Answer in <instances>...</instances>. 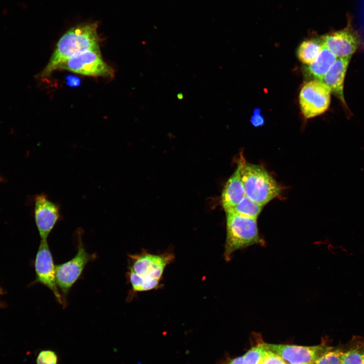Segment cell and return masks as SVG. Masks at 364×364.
I'll use <instances>...</instances> for the list:
<instances>
[{
  "instance_id": "cell-23",
  "label": "cell",
  "mask_w": 364,
  "mask_h": 364,
  "mask_svg": "<svg viewBox=\"0 0 364 364\" xmlns=\"http://www.w3.org/2000/svg\"><path fill=\"white\" fill-rule=\"evenodd\" d=\"M67 84L72 86H76L80 84V80L78 78L73 76H68L66 78Z\"/></svg>"
},
{
  "instance_id": "cell-2",
  "label": "cell",
  "mask_w": 364,
  "mask_h": 364,
  "mask_svg": "<svg viewBox=\"0 0 364 364\" xmlns=\"http://www.w3.org/2000/svg\"><path fill=\"white\" fill-rule=\"evenodd\" d=\"M96 23L81 24L68 30L59 40L56 47L39 77L50 76L73 54L88 49L100 48Z\"/></svg>"
},
{
  "instance_id": "cell-5",
  "label": "cell",
  "mask_w": 364,
  "mask_h": 364,
  "mask_svg": "<svg viewBox=\"0 0 364 364\" xmlns=\"http://www.w3.org/2000/svg\"><path fill=\"white\" fill-rule=\"evenodd\" d=\"M58 69L90 76L113 78V69L103 60L100 48L84 50L73 54Z\"/></svg>"
},
{
  "instance_id": "cell-22",
  "label": "cell",
  "mask_w": 364,
  "mask_h": 364,
  "mask_svg": "<svg viewBox=\"0 0 364 364\" xmlns=\"http://www.w3.org/2000/svg\"><path fill=\"white\" fill-rule=\"evenodd\" d=\"M251 122L255 127L260 126L264 124V119L261 114L259 108H256L254 110L253 114L251 117Z\"/></svg>"
},
{
  "instance_id": "cell-17",
  "label": "cell",
  "mask_w": 364,
  "mask_h": 364,
  "mask_svg": "<svg viewBox=\"0 0 364 364\" xmlns=\"http://www.w3.org/2000/svg\"><path fill=\"white\" fill-rule=\"evenodd\" d=\"M263 207V205L245 196L235 208L228 212L257 219Z\"/></svg>"
},
{
  "instance_id": "cell-1",
  "label": "cell",
  "mask_w": 364,
  "mask_h": 364,
  "mask_svg": "<svg viewBox=\"0 0 364 364\" xmlns=\"http://www.w3.org/2000/svg\"><path fill=\"white\" fill-rule=\"evenodd\" d=\"M126 277L132 294L157 289L166 266L173 259V254H154L146 251L129 254Z\"/></svg>"
},
{
  "instance_id": "cell-19",
  "label": "cell",
  "mask_w": 364,
  "mask_h": 364,
  "mask_svg": "<svg viewBox=\"0 0 364 364\" xmlns=\"http://www.w3.org/2000/svg\"><path fill=\"white\" fill-rule=\"evenodd\" d=\"M343 345L330 346L313 364H342Z\"/></svg>"
},
{
  "instance_id": "cell-25",
  "label": "cell",
  "mask_w": 364,
  "mask_h": 364,
  "mask_svg": "<svg viewBox=\"0 0 364 364\" xmlns=\"http://www.w3.org/2000/svg\"><path fill=\"white\" fill-rule=\"evenodd\" d=\"M288 364H304V363H288ZM307 364H313V363H307Z\"/></svg>"
},
{
  "instance_id": "cell-10",
  "label": "cell",
  "mask_w": 364,
  "mask_h": 364,
  "mask_svg": "<svg viewBox=\"0 0 364 364\" xmlns=\"http://www.w3.org/2000/svg\"><path fill=\"white\" fill-rule=\"evenodd\" d=\"M265 348L280 356L288 363H313L330 346L322 343L314 346L277 344L263 342Z\"/></svg>"
},
{
  "instance_id": "cell-11",
  "label": "cell",
  "mask_w": 364,
  "mask_h": 364,
  "mask_svg": "<svg viewBox=\"0 0 364 364\" xmlns=\"http://www.w3.org/2000/svg\"><path fill=\"white\" fill-rule=\"evenodd\" d=\"M321 41L337 58L352 57L360 44L359 36L349 25L324 35Z\"/></svg>"
},
{
  "instance_id": "cell-21",
  "label": "cell",
  "mask_w": 364,
  "mask_h": 364,
  "mask_svg": "<svg viewBox=\"0 0 364 364\" xmlns=\"http://www.w3.org/2000/svg\"><path fill=\"white\" fill-rule=\"evenodd\" d=\"M264 345V344H263ZM259 364H288L280 356L265 348Z\"/></svg>"
},
{
  "instance_id": "cell-20",
  "label": "cell",
  "mask_w": 364,
  "mask_h": 364,
  "mask_svg": "<svg viewBox=\"0 0 364 364\" xmlns=\"http://www.w3.org/2000/svg\"><path fill=\"white\" fill-rule=\"evenodd\" d=\"M36 362V364H58L59 357L55 351L44 349L38 353Z\"/></svg>"
},
{
  "instance_id": "cell-16",
  "label": "cell",
  "mask_w": 364,
  "mask_h": 364,
  "mask_svg": "<svg viewBox=\"0 0 364 364\" xmlns=\"http://www.w3.org/2000/svg\"><path fill=\"white\" fill-rule=\"evenodd\" d=\"M323 44L321 41L310 39L303 41L297 51L298 59L306 65H309L320 53Z\"/></svg>"
},
{
  "instance_id": "cell-7",
  "label": "cell",
  "mask_w": 364,
  "mask_h": 364,
  "mask_svg": "<svg viewBox=\"0 0 364 364\" xmlns=\"http://www.w3.org/2000/svg\"><path fill=\"white\" fill-rule=\"evenodd\" d=\"M331 90L323 82L312 80L306 82L299 93V105L306 119L325 112L330 104Z\"/></svg>"
},
{
  "instance_id": "cell-26",
  "label": "cell",
  "mask_w": 364,
  "mask_h": 364,
  "mask_svg": "<svg viewBox=\"0 0 364 364\" xmlns=\"http://www.w3.org/2000/svg\"><path fill=\"white\" fill-rule=\"evenodd\" d=\"M2 290L1 288H0V295L2 294Z\"/></svg>"
},
{
  "instance_id": "cell-14",
  "label": "cell",
  "mask_w": 364,
  "mask_h": 364,
  "mask_svg": "<svg viewBox=\"0 0 364 364\" xmlns=\"http://www.w3.org/2000/svg\"><path fill=\"white\" fill-rule=\"evenodd\" d=\"M337 58L323 44L321 51L316 58L306 67V73L309 77L313 78V80L321 81Z\"/></svg>"
},
{
  "instance_id": "cell-12",
  "label": "cell",
  "mask_w": 364,
  "mask_h": 364,
  "mask_svg": "<svg viewBox=\"0 0 364 364\" xmlns=\"http://www.w3.org/2000/svg\"><path fill=\"white\" fill-rule=\"evenodd\" d=\"M351 58V57L337 58L321 80L344 105H346L343 92L344 81Z\"/></svg>"
},
{
  "instance_id": "cell-8",
  "label": "cell",
  "mask_w": 364,
  "mask_h": 364,
  "mask_svg": "<svg viewBox=\"0 0 364 364\" xmlns=\"http://www.w3.org/2000/svg\"><path fill=\"white\" fill-rule=\"evenodd\" d=\"M35 282L41 284L53 293L57 302L65 306V302L57 286L56 265L47 240H41L34 261Z\"/></svg>"
},
{
  "instance_id": "cell-4",
  "label": "cell",
  "mask_w": 364,
  "mask_h": 364,
  "mask_svg": "<svg viewBox=\"0 0 364 364\" xmlns=\"http://www.w3.org/2000/svg\"><path fill=\"white\" fill-rule=\"evenodd\" d=\"M241 158L246 196L264 206L280 195V186L263 167L246 162L243 157Z\"/></svg>"
},
{
  "instance_id": "cell-9",
  "label": "cell",
  "mask_w": 364,
  "mask_h": 364,
  "mask_svg": "<svg viewBox=\"0 0 364 364\" xmlns=\"http://www.w3.org/2000/svg\"><path fill=\"white\" fill-rule=\"evenodd\" d=\"M33 215L41 240H47L51 232L60 220V207L47 195L40 194L34 197Z\"/></svg>"
},
{
  "instance_id": "cell-18",
  "label": "cell",
  "mask_w": 364,
  "mask_h": 364,
  "mask_svg": "<svg viewBox=\"0 0 364 364\" xmlns=\"http://www.w3.org/2000/svg\"><path fill=\"white\" fill-rule=\"evenodd\" d=\"M265 350L263 342L259 343L244 355L233 358L225 364H259Z\"/></svg>"
},
{
  "instance_id": "cell-3",
  "label": "cell",
  "mask_w": 364,
  "mask_h": 364,
  "mask_svg": "<svg viewBox=\"0 0 364 364\" xmlns=\"http://www.w3.org/2000/svg\"><path fill=\"white\" fill-rule=\"evenodd\" d=\"M226 214V236L224 251L226 261H230L238 250L254 245L265 244L259 234L257 219L233 212H227Z\"/></svg>"
},
{
  "instance_id": "cell-24",
  "label": "cell",
  "mask_w": 364,
  "mask_h": 364,
  "mask_svg": "<svg viewBox=\"0 0 364 364\" xmlns=\"http://www.w3.org/2000/svg\"><path fill=\"white\" fill-rule=\"evenodd\" d=\"M6 179H5V178L0 175V183H4Z\"/></svg>"
},
{
  "instance_id": "cell-13",
  "label": "cell",
  "mask_w": 364,
  "mask_h": 364,
  "mask_svg": "<svg viewBox=\"0 0 364 364\" xmlns=\"http://www.w3.org/2000/svg\"><path fill=\"white\" fill-rule=\"evenodd\" d=\"M241 158L236 171L226 181L221 195V203L225 211L232 210L246 196L242 179Z\"/></svg>"
},
{
  "instance_id": "cell-6",
  "label": "cell",
  "mask_w": 364,
  "mask_h": 364,
  "mask_svg": "<svg viewBox=\"0 0 364 364\" xmlns=\"http://www.w3.org/2000/svg\"><path fill=\"white\" fill-rule=\"evenodd\" d=\"M77 252L74 257L56 265L57 286L66 304V297L72 287L80 278L86 264L95 258L88 253L83 244L80 234L78 233Z\"/></svg>"
},
{
  "instance_id": "cell-15",
  "label": "cell",
  "mask_w": 364,
  "mask_h": 364,
  "mask_svg": "<svg viewBox=\"0 0 364 364\" xmlns=\"http://www.w3.org/2000/svg\"><path fill=\"white\" fill-rule=\"evenodd\" d=\"M342 364H364V337L354 336L343 345Z\"/></svg>"
}]
</instances>
